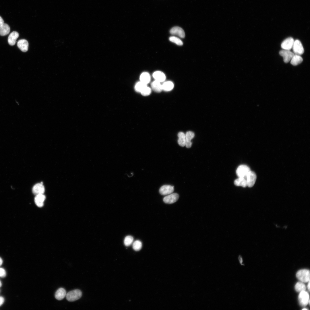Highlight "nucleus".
I'll use <instances>...</instances> for the list:
<instances>
[{
    "label": "nucleus",
    "instance_id": "obj_11",
    "mask_svg": "<svg viewBox=\"0 0 310 310\" xmlns=\"http://www.w3.org/2000/svg\"><path fill=\"white\" fill-rule=\"evenodd\" d=\"M44 191V187L42 182L36 184L32 188V192L36 195L43 194Z\"/></svg>",
    "mask_w": 310,
    "mask_h": 310
},
{
    "label": "nucleus",
    "instance_id": "obj_17",
    "mask_svg": "<svg viewBox=\"0 0 310 310\" xmlns=\"http://www.w3.org/2000/svg\"><path fill=\"white\" fill-rule=\"evenodd\" d=\"M66 290L63 288H61L56 291L55 294V297L57 300H61L66 296Z\"/></svg>",
    "mask_w": 310,
    "mask_h": 310
},
{
    "label": "nucleus",
    "instance_id": "obj_4",
    "mask_svg": "<svg viewBox=\"0 0 310 310\" xmlns=\"http://www.w3.org/2000/svg\"><path fill=\"white\" fill-rule=\"evenodd\" d=\"M250 170L249 167L246 165H241L237 168L236 173L238 177H246L248 173Z\"/></svg>",
    "mask_w": 310,
    "mask_h": 310
},
{
    "label": "nucleus",
    "instance_id": "obj_1",
    "mask_svg": "<svg viewBox=\"0 0 310 310\" xmlns=\"http://www.w3.org/2000/svg\"><path fill=\"white\" fill-rule=\"evenodd\" d=\"M296 277L301 282H308L310 280V271L307 269L300 270L297 272Z\"/></svg>",
    "mask_w": 310,
    "mask_h": 310
},
{
    "label": "nucleus",
    "instance_id": "obj_22",
    "mask_svg": "<svg viewBox=\"0 0 310 310\" xmlns=\"http://www.w3.org/2000/svg\"><path fill=\"white\" fill-rule=\"evenodd\" d=\"M10 31V28L7 24L4 23L0 26V35L4 36L8 34Z\"/></svg>",
    "mask_w": 310,
    "mask_h": 310
},
{
    "label": "nucleus",
    "instance_id": "obj_28",
    "mask_svg": "<svg viewBox=\"0 0 310 310\" xmlns=\"http://www.w3.org/2000/svg\"><path fill=\"white\" fill-rule=\"evenodd\" d=\"M142 244L141 242L138 240L135 241L133 244V248L136 251L140 250L142 248Z\"/></svg>",
    "mask_w": 310,
    "mask_h": 310
},
{
    "label": "nucleus",
    "instance_id": "obj_7",
    "mask_svg": "<svg viewBox=\"0 0 310 310\" xmlns=\"http://www.w3.org/2000/svg\"><path fill=\"white\" fill-rule=\"evenodd\" d=\"M280 55L283 57V61L285 63L290 61L294 55L293 53L289 50L283 49L279 52Z\"/></svg>",
    "mask_w": 310,
    "mask_h": 310
},
{
    "label": "nucleus",
    "instance_id": "obj_6",
    "mask_svg": "<svg viewBox=\"0 0 310 310\" xmlns=\"http://www.w3.org/2000/svg\"><path fill=\"white\" fill-rule=\"evenodd\" d=\"M247 186L249 187H252L254 185L256 180L257 176L255 173L251 170L249 171L246 176Z\"/></svg>",
    "mask_w": 310,
    "mask_h": 310
},
{
    "label": "nucleus",
    "instance_id": "obj_31",
    "mask_svg": "<svg viewBox=\"0 0 310 310\" xmlns=\"http://www.w3.org/2000/svg\"><path fill=\"white\" fill-rule=\"evenodd\" d=\"M151 92L150 88L146 86L140 92L144 96H147L150 95Z\"/></svg>",
    "mask_w": 310,
    "mask_h": 310
},
{
    "label": "nucleus",
    "instance_id": "obj_30",
    "mask_svg": "<svg viewBox=\"0 0 310 310\" xmlns=\"http://www.w3.org/2000/svg\"><path fill=\"white\" fill-rule=\"evenodd\" d=\"M169 40L175 43L178 45L181 46L183 44L182 41L179 38L175 36H171L169 38Z\"/></svg>",
    "mask_w": 310,
    "mask_h": 310
},
{
    "label": "nucleus",
    "instance_id": "obj_15",
    "mask_svg": "<svg viewBox=\"0 0 310 310\" xmlns=\"http://www.w3.org/2000/svg\"><path fill=\"white\" fill-rule=\"evenodd\" d=\"M45 198V196L43 194L36 195L34 198V202L39 207H42Z\"/></svg>",
    "mask_w": 310,
    "mask_h": 310
},
{
    "label": "nucleus",
    "instance_id": "obj_34",
    "mask_svg": "<svg viewBox=\"0 0 310 310\" xmlns=\"http://www.w3.org/2000/svg\"><path fill=\"white\" fill-rule=\"evenodd\" d=\"M4 301V298L0 296V306L3 304Z\"/></svg>",
    "mask_w": 310,
    "mask_h": 310
},
{
    "label": "nucleus",
    "instance_id": "obj_24",
    "mask_svg": "<svg viewBox=\"0 0 310 310\" xmlns=\"http://www.w3.org/2000/svg\"><path fill=\"white\" fill-rule=\"evenodd\" d=\"M140 80L141 82L147 84L150 81V76L148 73L144 72L141 75Z\"/></svg>",
    "mask_w": 310,
    "mask_h": 310
},
{
    "label": "nucleus",
    "instance_id": "obj_35",
    "mask_svg": "<svg viewBox=\"0 0 310 310\" xmlns=\"http://www.w3.org/2000/svg\"><path fill=\"white\" fill-rule=\"evenodd\" d=\"M4 23V21L3 19L0 16V26L2 25Z\"/></svg>",
    "mask_w": 310,
    "mask_h": 310
},
{
    "label": "nucleus",
    "instance_id": "obj_10",
    "mask_svg": "<svg viewBox=\"0 0 310 310\" xmlns=\"http://www.w3.org/2000/svg\"><path fill=\"white\" fill-rule=\"evenodd\" d=\"M174 190L173 186L164 185L160 187L159 190L160 193L162 195H166L172 193Z\"/></svg>",
    "mask_w": 310,
    "mask_h": 310
},
{
    "label": "nucleus",
    "instance_id": "obj_29",
    "mask_svg": "<svg viewBox=\"0 0 310 310\" xmlns=\"http://www.w3.org/2000/svg\"><path fill=\"white\" fill-rule=\"evenodd\" d=\"M133 240V238L132 236L130 235L127 236L124 239V244L126 246H129L132 243Z\"/></svg>",
    "mask_w": 310,
    "mask_h": 310
},
{
    "label": "nucleus",
    "instance_id": "obj_23",
    "mask_svg": "<svg viewBox=\"0 0 310 310\" xmlns=\"http://www.w3.org/2000/svg\"><path fill=\"white\" fill-rule=\"evenodd\" d=\"M178 143L179 145L182 147L184 146L186 142L185 134L183 132H180L178 133Z\"/></svg>",
    "mask_w": 310,
    "mask_h": 310
},
{
    "label": "nucleus",
    "instance_id": "obj_14",
    "mask_svg": "<svg viewBox=\"0 0 310 310\" xmlns=\"http://www.w3.org/2000/svg\"><path fill=\"white\" fill-rule=\"evenodd\" d=\"M194 133L192 131H188L187 132L185 135L186 140L185 146L186 148H189L191 147L192 144L191 140L194 137Z\"/></svg>",
    "mask_w": 310,
    "mask_h": 310
},
{
    "label": "nucleus",
    "instance_id": "obj_12",
    "mask_svg": "<svg viewBox=\"0 0 310 310\" xmlns=\"http://www.w3.org/2000/svg\"><path fill=\"white\" fill-rule=\"evenodd\" d=\"M170 32L171 34L177 35L181 38H184L185 36L184 31L181 28L178 26L173 27Z\"/></svg>",
    "mask_w": 310,
    "mask_h": 310
},
{
    "label": "nucleus",
    "instance_id": "obj_32",
    "mask_svg": "<svg viewBox=\"0 0 310 310\" xmlns=\"http://www.w3.org/2000/svg\"><path fill=\"white\" fill-rule=\"evenodd\" d=\"M6 276V272L5 270L2 268H0V277H5Z\"/></svg>",
    "mask_w": 310,
    "mask_h": 310
},
{
    "label": "nucleus",
    "instance_id": "obj_33",
    "mask_svg": "<svg viewBox=\"0 0 310 310\" xmlns=\"http://www.w3.org/2000/svg\"><path fill=\"white\" fill-rule=\"evenodd\" d=\"M238 260H239V262L240 263V264L241 265H243V259H242V257H241V255H239V256L238 257Z\"/></svg>",
    "mask_w": 310,
    "mask_h": 310
},
{
    "label": "nucleus",
    "instance_id": "obj_26",
    "mask_svg": "<svg viewBox=\"0 0 310 310\" xmlns=\"http://www.w3.org/2000/svg\"><path fill=\"white\" fill-rule=\"evenodd\" d=\"M294 288L295 290L298 292L305 291L306 289L305 285L301 282H297L295 284Z\"/></svg>",
    "mask_w": 310,
    "mask_h": 310
},
{
    "label": "nucleus",
    "instance_id": "obj_16",
    "mask_svg": "<svg viewBox=\"0 0 310 310\" xmlns=\"http://www.w3.org/2000/svg\"><path fill=\"white\" fill-rule=\"evenodd\" d=\"M19 34L16 31H13L10 33L8 38L9 44L11 46L15 44L17 39L18 37Z\"/></svg>",
    "mask_w": 310,
    "mask_h": 310
},
{
    "label": "nucleus",
    "instance_id": "obj_40",
    "mask_svg": "<svg viewBox=\"0 0 310 310\" xmlns=\"http://www.w3.org/2000/svg\"></svg>",
    "mask_w": 310,
    "mask_h": 310
},
{
    "label": "nucleus",
    "instance_id": "obj_8",
    "mask_svg": "<svg viewBox=\"0 0 310 310\" xmlns=\"http://www.w3.org/2000/svg\"><path fill=\"white\" fill-rule=\"evenodd\" d=\"M179 198V195L177 193H171L164 197L163 200L165 203L171 204L176 202Z\"/></svg>",
    "mask_w": 310,
    "mask_h": 310
},
{
    "label": "nucleus",
    "instance_id": "obj_27",
    "mask_svg": "<svg viewBox=\"0 0 310 310\" xmlns=\"http://www.w3.org/2000/svg\"><path fill=\"white\" fill-rule=\"evenodd\" d=\"M146 86L147 84L140 81L136 84L135 88L136 91L141 92Z\"/></svg>",
    "mask_w": 310,
    "mask_h": 310
},
{
    "label": "nucleus",
    "instance_id": "obj_38",
    "mask_svg": "<svg viewBox=\"0 0 310 310\" xmlns=\"http://www.w3.org/2000/svg\"><path fill=\"white\" fill-rule=\"evenodd\" d=\"M1 286H2L1 282V281L0 280V287Z\"/></svg>",
    "mask_w": 310,
    "mask_h": 310
},
{
    "label": "nucleus",
    "instance_id": "obj_37",
    "mask_svg": "<svg viewBox=\"0 0 310 310\" xmlns=\"http://www.w3.org/2000/svg\"><path fill=\"white\" fill-rule=\"evenodd\" d=\"M3 263V260L1 257H0V266H1Z\"/></svg>",
    "mask_w": 310,
    "mask_h": 310
},
{
    "label": "nucleus",
    "instance_id": "obj_36",
    "mask_svg": "<svg viewBox=\"0 0 310 310\" xmlns=\"http://www.w3.org/2000/svg\"><path fill=\"white\" fill-rule=\"evenodd\" d=\"M309 281H310V280H309V281L308 282V285H307V288H308V290H309V291H310V282H309Z\"/></svg>",
    "mask_w": 310,
    "mask_h": 310
},
{
    "label": "nucleus",
    "instance_id": "obj_39",
    "mask_svg": "<svg viewBox=\"0 0 310 310\" xmlns=\"http://www.w3.org/2000/svg\"><path fill=\"white\" fill-rule=\"evenodd\" d=\"M302 310H307V309H306V308H304V309H302Z\"/></svg>",
    "mask_w": 310,
    "mask_h": 310
},
{
    "label": "nucleus",
    "instance_id": "obj_20",
    "mask_svg": "<svg viewBox=\"0 0 310 310\" xmlns=\"http://www.w3.org/2000/svg\"><path fill=\"white\" fill-rule=\"evenodd\" d=\"M151 86L153 90L157 92H160L162 90V85L160 82L156 80L152 83Z\"/></svg>",
    "mask_w": 310,
    "mask_h": 310
},
{
    "label": "nucleus",
    "instance_id": "obj_3",
    "mask_svg": "<svg viewBox=\"0 0 310 310\" xmlns=\"http://www.w3.org/2000/svg\"><path fill=\"white\" fill-rule=\"evenodd\" d=\"M309 295L308 293L305 291L300 292L298 297V300L300 305L302 306H306L309 301Z\"/></svg>",
    "mask_w": 310,
    "mask_h": 310
},
{
    "label": "nucleus",
    "instance_id": "obj_18",
    "mask_svg": "<svg viewBox=\"0 0 310 310\" xmlns=\"http://www.w3.org/2000/svg\"><path fill=\"white\" fill-rule=\"evenodd\" d=\"M153 76L156 80L160 82H163L166 79L165 74L162 72L160 71H158L155 72L153 73Z\"/></svg>",
    "mask_w": 310,
    "mask_h": 310
},
{
    "label": "nucleus",
    "instance_id": "obj_9",
    "mask_svg": "<svg viewBox=\"0 0 310 310\" xmlns=\"http://www.w3.org/2000/svg\"><path fill=\"white\" fill-rule=\"evenodd\" d=\"M294 41L293 38H288L282 42L281 44V47L283 49L290 50L292 48Z\"/></svg>",
    "mask_w": 310,
    "mask_h": 310
},
{
    "label": "nucleus",
    "instance_id": "obj_5",
    "mask_svg": "<svg viewBox=\"0 0 310 310\" xmlns=\"http://www.w3.org/2000/svg\"><path fill=\"white\" fill-rule=\"evenodd\" d=\"M292 49L294 54L301 55L304 52L303 45L300 41L298 40L294 41Z\"/></svg>",
    "mask_w": 310,
    "mask_h": 310
},
{
    "label": "nucleus",
    "instance_id": "obj_21",
    "mask_svg": "<svg viewBox=\"0 0 310 310\" xmlns=\"http://www.w3.org/2000/svg\"><path fill=\"white\" fill-rule=\"evenodd\" d=\"M290 61V63L293 65H297L301 63L303 61V59L300 55L294 54Z\"/></svg>",
    "mask_w": 310,
    "mask_h": 310
},
{
    "label": "nucleus",
    "instance_id": "obj_19",
    "mask_svg": "<svg viewBox=\"0 0 310 310\" xmlns=\"http://www.w3.org/2000/svg\"><path fill=\"white\" fill-rule=\"evenodd\" d=\"M235 185L237 186H242L243 187L247 186V181L246 177H239L236 179L234 181Z\"/></svg>",
    "mask_w": 310,
    "mask_h": 310
},
{
    "label": "nucleus",
    "instance_id": "obj_13",
    "mask_svg": "<svg viewBox=\"0 0 310 310\" xmlns=\"http://www.w3.org/2000/svg\"><path fill=\"white\" fill-rule=\"evenodd\" d=\"M17 46L22 51L26 52L28 49V43L25 39H21L18 42Z\"/></svg>",
    "mask_w": 310,
    "mask_h": 310
},
{
    "label": "nucleus",
    "instance_id": "obj_25",
    "mask_svg": "<svg viewBox=\"0 0 310 310\" xmlns=\"http://www.w3.org/2000/svg\"><path fill=\"white\" fill-rule=\"evenodd\" d=\"M162 90L165 91H169L172 90L174 87V84L170 81H167L164 82L162 85Z\"/></svg>",
    "mask_w": 310,
    "mask_h": 310
},
{
    "label": "nucleus",
    "instance_id": "obj_2",
    "mask_svg": "<svg viewBox=\"0 0 310 310\" xmlns=\"http://www.w3.org/2000/svg\"><path fill=\"white\" fill-rule=\"evenodd\" d=\"M82 295V292L80 290L75 289L70 291L67 294L66 299L69 301H74L80 299Z\"/></svg>",
    "mask_w": 310,
    "mask_h": 310
}]
</instances>
